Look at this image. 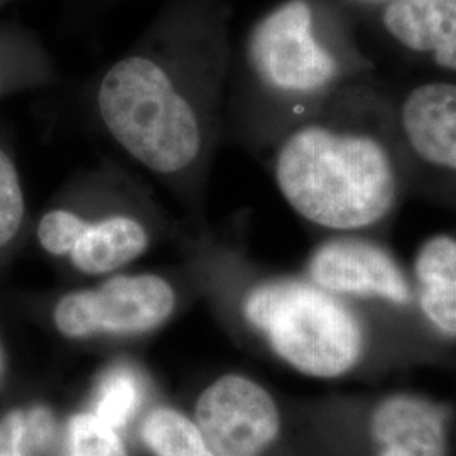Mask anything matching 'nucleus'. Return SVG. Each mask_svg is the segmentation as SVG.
I'll return each instance as SVG.
<instances>
[{
	"mask_svg": "<svg viewBox=\"0 0 456 456\" xmlns=\"http://www.w3.org/2000/svg\"><path fill=\"white\" fill-rule=\"evenodd\" d=\"M360 26L431 77L456 82V0H397Z\"/></svg>",
	"mask_w": 456,
	"mask_h": 456,
	"instance_id": "9b49d317",
	"label": "nucleus"
},
{
	"mask_svg": "<svg viewBox=\"0 0 456 456\" xmlns=\"http://www.w3.org/2000/svg\"><path fill=\"white\" fill-rule=\"evenodd\" d=\"M65 456H129L122 431L90 409L75 412L66 423Z\"/></svg>",
	"mask_w": 456,
	"mask_h": 456,
	"instance_id": "f3484780",
	"label": "nucleus"
},
{
	"mask_svg": "<svg viewBox=\"0 0 456 456\" xmlns=\"http://www.w3.org/2000/svg\"><path fill=\"white\" fill-rule=\"evenodd\" d=\"M171 222L154 193L114 161L77 173L39 215L43 254L75 276L102 279L142 259Z\"/></svg>",
	"mask_w": 456,
	"mask_h": 456,
	"instance_id": "39448f33",
	"label": "nucleus"
},
{
	"mask_svg": "<svg viewBox=\"0 0 456 456\" xmlns=\"http://www.w3.org/2000/svg\"><path fill=\"white\" fill-rule=\"evenodd\" d=\"M331 5L340 9L343 14L354 19L357 24H362L367 17L379 12L380 9L391 5L397 0H328Z\"/></svg>",
	"mask_w": 456,
	"mask_h": 456,
	"instance_id": "6ab92c4d",
	"label": "nucleus"
},
{
	"mask_svg": "<svg viewBox=\"0 0 456 456\" xmlns=\"http://www.w3.org/2000/svg\"><path fill=\"white\" fill-rule=\"evenodd\" d=\"M29 230L31 218L19 167L0 142V274L16 259Z\"/></svg>",
	"mask_w": 456,
	"mask_h": 456,
	"instance_id": "2eb2a0df",
	"label": "nucleus"
},
{
	"mask_svg": "<svg viewBox=\"0 0 456 456\" xmlns=\"http://www.w3.org/2000/svg\"><path fill=\"white\" fill-rule=\"evenodd\" d=\"M232 45L227 0H164L144 33L78 95L92 126L195 220L224 142Z\"/></svg>",
	"mask_w": 456,
	"mask_h": 456,
	"instance_id": "f257e3e1",
	"label": "nucleus"
},
{
	"mask_svg": "<svg viewBox=\"0 0 456 456\" xmlns=\"http://www.w3.org/2000/svg\"><path fill=\"white\" fill-rule=\"evenodd\" d=\"M301 274L363 313L421 367L446 365L453 360L431 342L409 265L399 259L386 237L323 235L306 256Z\"/></svg>",
	"mask_w": 456,
	"mask_h": 456,
	"instance_id": "0eeeda50",
	"label": "nucleus"
},
{
	"mask_svg": "<svg viewBox=\"0 0 456 456\" xmlns=\"http://www.w3.org/2000/svg\"><path fill=\"white\" fill-rule=\"evenodd\" d=\"M149 392L151 379L141 365L115 360L98 375L88 409L122 431L146 411Z\"/></svg>",
	"mask_w": 456,
	"mask_h": 456,
	"instance_id": "ddd939ff",
	"label": "nucleus"
},
{
	"mask_svg": "<svg viewBox=\"0 0 456 456\" xmlns=\"http://www.w3.org/2000/svg\"><path fill=\"white\" fill-rule=\"evenodd\" d=\"M357 29L328 0H279L269 7L232 45L224 141L265 158L342 90L374 77Z\"/></svg>",
	"mask_w": 456,
	"mask_h": 456,
	"instance_id": "20e7f679",
	"label": "nucleus"
},
{
	"mask_svg": "<svg viewBox=\"0 0 456 456\" xmlns=\"http://www.w3.org/2000/svg\"><path fill=\"white\" fill-rule=\"evenodd\" d=\"M294 404L326 456H453L455 404L426 392H331Z\"/></svg>",
	"mask_w": 456,
	"mask_h": 456,
	"instance_id": "423d86ee",
	"label": "nucleus"
},
{
	"mask_svg": "<svg viewBox=\"0 0 456 456\" xmlns=\"http://www.w3.org/2000/svg\"><path fill=\"white\" fill-rule=\"evenodd\" d=\"M424 328L444 355L456 352V228L429 235L409 264Z\"/></svg>",
	"mask_w": 456,
	"mask_h": 456,
	"instance_id": "f8f14e48",
	"label": "nucleus"
},
{
	"mask_svg": "<svg viewBox=\"0 0 456 456\" xmlns=\"http://www.w3.org/2000/svg\"><path fill=\"white\" fill-rule=\"evenodd\" d=\"M14 380V367H12V357L7 340L0 328V395L5 394L9 389L11 382Z\"/></svg>",
	"mask_w": 456,
	"mask_h": 456,
	"instance_id": "aec40b11",
	"label": "nucleus"
},
{
	"mask_svg": "<svg viewBox=\"0 0 456 456\" xmlns=\"http://www.w3.org/2000/svg\"><path fill=\"white\" fill-rule=\"evenodd\" d=\"M139 438L151 456H215L195 419L169 404L146 408Z\"/></svg>",
	"mask_w": 456,
	"mask_h": 456,
	"instance_id": "4468645a",
	"label": "nucleus"
},
{
	"mask_svg": "<svg viewBox=\"0 0 456 456\" xmlns=\"http://www.w3.org/2000/svg\"><path fill=\"white\" fill-rule=\"evenodd\" d=\"M264 159L286 205L323 235L386 237L411 195L392 88L377 75L286 132Z\"/></svg>",
	"mask_w": 456,
	"mask_h": 456,
	"instance_id": "7ed1b4c3",
	"label": "nucleus"
},
{
	"mask_svg": "<svg viewBox=\"0 0 456 456\" xmlns=\"http://www.w3.org/2000/svg\"><path fill=\"white\" fill-rule=\"evenodd\" d=\"M409 191L456 213V82L424 77L392 88Z\"/></svg>",
	"mask_w": 456,
	"mask_h": 456,
	"instance_id": "9d476101",
	"label": "nucleus"
},
{
	"mask_svg": "<svg viewBox=\"0 0 456 456\" xmlns=\"http://www.w3.org/2000/svg\"><path fill=\"white\" fill-rule=\"evenodd\" d=\"M56 421L46 406H14L0 418V456H31L48 446Z\"/></svg>",
	"mask_w": 456,
	"mask_h": 456,
	"instance_id": "dca6fc26",
	"label": "nucleus"
},
{
	"mask_svg": "<svg viewBox=\"0 0 456 456\" xmlns=\"http://www.w3.org/2000/svg\"><path fill=\"white\" fill-rule=\"evenodd\" d=\"M77 2H82V4H100V2H105V0H77Z\"/></svg>",
	"mask_w": 456,
	"mask_h": 456,
	"instance_id": "412c9836",
	"label": "nucleus"
},
{
	"mask_svg": "<svg viewBox=\"0 0 456 456\" xmlns=\"http://www.w3.org/2000/svg\"><path fill=\"white\" fill-rule=\"evenodd\" d=\"M175 277L156 271H124L37 301L33 311L61 340L115 345L142 340L167 325L183 306Z\"/></svg>",
	"mask_w": 456,
	"mask_h": 456,
	"instance_id": "6e6552de",
	"label": "nucleus"
},
{
	"mask_svg": "<svg viewBox=\"0 0 456 456\" xmlns=\"http://www.w3.org/2000/svg\"><path fill=\"white\" fill-rule=\"evenodd\" d=\"M26 75L36 82H48L53 77V66L48 61H36V63H2L0 61V94L4 92L5 85L11 82L12 73Z\"/></svg>",
	"mask_w": 456,
	"mask_h": 456,
	"instance_id": "a211bd4d",
	"label": "nucleus"
},
{
	"mask_svg": "<svg viewBox=\"0 0 456 456\" xmlns=\"http://www.w3.org/2000/svg\"><path fill=\"white\" fill-rule=\"evenodd\" d=\"M184 276L248 350L318 380H377L421 367L374 322L301 273L262 265L237 240H188Z\"/></svg>",
	"mask_w": 456,
	"mask_h": 456,
	"instance_id": "f03ea898",
	"label": "nucleus"
},
{
	"mask_svg": "<svg viewBox=\"0 0 456 456\" xmlns=\"http://www.w3.org/2000/svg\"><path fill=\"white\" fill-rule=\"evenodd\" d=\"M193 419L215 456H326L296 404L240 370L213 377Z\"/></svg>",
	"mask_w": 456,
	"mask_h": 456,
	"instance_id": "1a4fd4ad",
	"label": "nucleus"
}]
</instances>
